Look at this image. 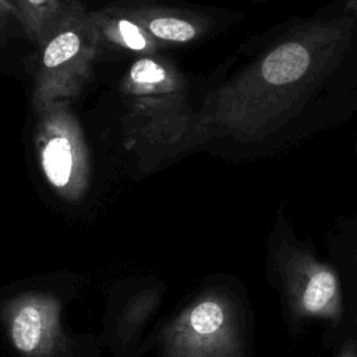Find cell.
I'll return each instance as SVG.
<instances>
[{
	"mask_svg": "<svg viewBox=\"0 0 357 357\" xmlns=\"http://www.w3.org/2000/svg\"><path fill=\"white\" fill-rule=\"evenodd\" d=\"M351 21H315L275 42L194 113L178 153L211 139L254 142L280 128L337 64Z\"/></svg>",
	"mask_w": 357,
	"mask_h": 357,
	"instance_id": "6da1fadb",
	"label": "cell"
},
{
	"mask_svg": "<svg viewBox=\"0 0 357 357\" xmlns=\"http://www.w3.org/2000/svg\"><path fill=\"white\" fill-rule=\"evenodd\" d=\"M121 91L126 146L137 149L145 169L177 155L195 113L181 73L162 59L142 56L128 68Z\"/></svg>",
	"mask_w": 357,
	"mask_h": 357,
	"instance_id": "7a4b0ae2",
	"label": "cell"
},
{
	"mask_svg": "<svg viewBox=\"0 0 357 357\" xmlns=\"http://www.w3.org/2000/svg\"><path fill=\"white\" fill-rule=\"evenodd\" d=\"M91 13L75 0H64L63 11L40 46L33 85V106L71 100L84 89L100 49Z\"/></svg>",
	"mask_w": 357,
	"mask_h": 357,
	"instance_id": "3957f363",
	"label": "cell"
},
{
	"mask_svg": "<svg viewBox=\"0 0 357 357\" xmlns=\"http://www.w3.org/2000/svg\"><path fill=\"white\" fill-rule=\"evenodd\" d=\"M35 110V146L42 173L60 197L77 201L88 188L91 169L85 137L70 100L50 102Z\"/></svg>",
	"mask_w": 357,
	"mask_h": 357,
	"instance_id": "277c9868",
	"label": "cell"
},
{
	"mask_svg": "<svg viewBox=\"0 0 357 357\" xmlns=\"http://www.w3.org/2000/svg\"><path fill=\"white\" fill-rule=\"evenodd\" d=\"M275 259L282 291L294 317L340 319V283L332 266L287 243L278 248Z\"/></svg>",
	"mask_w": 357,
	"mask_h": 357,
	"instance_id": "5b68a950",
	"label": "cell"
},
{
	"mask_svg": "<svg viewBox=\"0 0 357 357\" xmlns=\"http://www.w3.org/2000/svg\"><path fill=\"white\" fill-rule=\"evenodd\" d=\"M174 357H240L236 311L230 300L211 294L185 310L167 332Z\"/></svg>",
	"mask_w": 357,
	"mask_h": 357,
	"instance_id": "8992f818",
	"label": "cell"
},
{
	"mask_svg": "<svg viewBox=\"0 0 357 357\" xmlns=\"http://www.w3.org/2000/svg\"><path fill=\"white\" fill-rule=\"evenodd\" d=\"M60 305L46 296H25L10 311V339L26 357L47 356L59 337Z\"/></svg>",
	"mask_w": 357,
	"mask_h": 357,
	"instance_id": "52a82bcc",
	"label": "cell"
},
{
	"mask_svg": "<svg viewBox=\"0 0 357 357\" xmlns=\"http://www.w3.org/2000/svg\"><path fill=\"white\" fill-rule=\"evenodd\" d=\"M155 40L169 43H188L208 31L205 18L172 8L137 6L123 8Z\"/></svg>",
	"mask_w": 357,
	"mask_h": 357,
	"instance_id": "ba28073f",
	"label": "cell"
},
{
	"mask_svg": "<svg viewBox=\"0 0 357 357\" xmlns=\"http://www.w3.org/2000/svg\"><path fill=\"white\" fill-rule=\"evenodd\" d=\"M91 17L98 31L100 43L106 42L112 46L141 53L144 56H152L159 46L158 40H155L123 8L91 13Z\"/></svg>",
	"mask_w": 357,
	"mask_h": 357,
	"instance_id": "9c48e42d",
	"label": "cell"
},
{
	"mask_svg": "<svg viewBox=\"0 0 357 357\" xmlns=\"http://www.w3.org/2000/svg\"><path fill=\"white\" fill-rule=\"evenodd\" d=\"M15 4L25 33L42 46L61 15L64 0H15Z\"/></svg>",
	"mask_w": 357,
	"mask_h": 357,
	"instance_id": "30bf717a",
	"label": "cell"
},
{
	"mask_svg": "<svg viewBox=\"0 0 357 357\" xmlns=\"http://www.w3.org/2000/svg\"><path fill=\"white\" fill-rule=\"evenodd\" d=\"M10 18H17L20 21L15 0H0V31L6 26Z\"/></svg>",
	"mask_w": 357,
	"mask_h": 357,
	"instance_id": "8fae6325",
	"label": "cell"
},
{
	"mask_svg": "<svg viewBox=\"0 0 357 357\" xmlns=\"http://www.w3.org/2000/svg\"><path fill=\"white\" fill-rule=\"evenodd\" d=\"M339 357H357V354H356V351L351 347H344Z\"/></svg>",
	"mask_w": 357,
	"mask_h": 357,
	"instance_id": "7c38bea8",
	"label": "cell"
},
{
	"mask_svg": "<svg viewBox=\"0 0 357 357\" xmlns=\"http://www.w3.org/2000/svg\"><path fill=\"white\" fill-rule=\"evenodd\" d=\"M346 7H347L349 10L354 11V13L357 14V0H347V4H346Z\"/></svg>",
	"mask_w": 357,
	"mask_h": 357,
	"instance_id": "4fadbf2b",
	"label": "cell"
}]
</instances>
